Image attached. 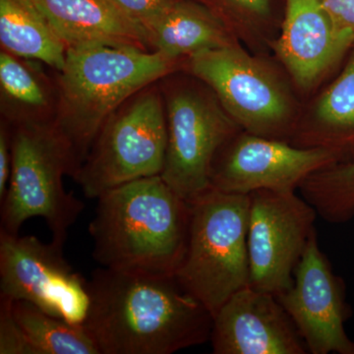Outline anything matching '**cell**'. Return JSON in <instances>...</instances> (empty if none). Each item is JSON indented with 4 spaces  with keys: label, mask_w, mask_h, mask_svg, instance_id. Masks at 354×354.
I'll return each mask as SVG.
<instances>
[{
    "label": "cell",
    "mask_w": 354,
    "mask_h": 354,
    "mask_svg": "<svg viewBox=\"0 0 354 354\" xmlns=\"http://www.w3.org/2000/svg\"><path fill=\"white\" fill-rule=\"evenodd\" d=\"M277 298L309 353L354 354V342L344 327L351 316L346 285L321 250L316 230L293 272L292 286Z\"/></svg>",
    "instance_id": "obj_12"
},
{
    "label": "cell",
    "mask_w": 354,
    "mask_h": 354,
    "mask_svg": "<svg viewBox=\"0 0 354 354\" xmlns=\"http://www.w3.org/2000/svg\"><path fill=\"white\" fill-rule=\"evenodd\" d=\"M215 354H307L308 349L288 312L271 293L242 288L214 316Z\"/></svg>",
    "instance_id": "obj_13"
},
{
    "label": "cell",
    "mask_w": 354,
    "mask_h": 354,
    "mask_svg": "<svg viewBox=\"0 0 354 354\" xmlns=\"http://www.w3.org/2000/svg\"><path fill=\"white\" fill-rule=\"evenodd\" d=\"M248 196L249 286L278 297L293 285L318 213L295 192L258 190Z\"/></svg>",
    "instance_id": "obj_10"
},
{
    "label": "cell",
    "mask_w": 354,
    "mask_h": 354,
    "mask_svg": "<svg viewBox=\"0 0 354 354\" xmlns=\"http://www.w3.org/2000/svg\"><path fill=\"white\" fill-rule=\"evenodd\" d=\"M189 204L187 247L176 277L214 317L228 298L250 286L249 196L209 187Z\"/></svg>",
    "instance_id": "obj_5"
},
{
    "label": "cell",
    "mask_w": 354,
    "mask_h": 354,
    "mask_svg": "<svg viewBox=\"0 0 354 354\" xmlns=\"http://www.w3.org/2000/svg\"><path fill=\"white\" fill-rule=\"evenodd\" d=\"M11 302L0 297V354H37L14 318Z\"/></svg>",
    "instance_id": "obj_23"
},
{
    "label": "cell",
    "mask_w": 354,
    "mask_h": 354,
    "mask_svg": "<svg viewBox=\"0 0 354 354\" xmlns=\"http://www.w3.org/2000/svg\"><path fill=\"white\" fill-rule=\"evenodd\" d=\"M12 169V127L6 121L0 122V203L3 201Z\"/></svg>",
    "instance_id": "obj_25"
},
{
    "label": "cell",
    "mask_w": 354,
    "mask_h": 354,
    "mask_svg": "<svg viewBox=\"0 0 354 354\" xmlns=\"http://www.w3.org/2000/svg\"><path fill=\"white\" fill-rule=\"evenodd\" d=\"M88 288L83 326L101 354H171L211 339L213 315L176 274L101 267Z\"/></svg>",
    "instance_id": "obj_1"
},
{
    "label": "cell",
    "mask_w": 354,
    "mask_h": 354,
    "mask_svg": "<svg viewBox=\"0 0 354 354\" xmlns=\"http://www.w3.org/2000/svg\"><path fill=\"white\" fill-rule=\"evenodd\" d=\"M11 308L37 354H101L83 324L67 322L26 300H13Z\"/></svg>",
    "instance_id": "obj_20"
},
{
    "label": "cell",
    "mask_w": 354,
    "mask_h": 354,
    "mask_svg": "<svg viewBox=\"0 0 354 354\" xmlns=\"http://www.w3.org/2000/svg\"><path fill=\"white\" fill-rule=\"evenodd\" d=\"M12 127V169L3 201L0 230L19 234L26 221L41 218L51 242L64 249L70 227L85 209L82 200L64 189V176L73 178L78 165L55 122Z\"/></svg>",
    "instance_id": "obj_4"
},
{
    "label": "cell",
    "mask_w": 354,
    "mask_h": 354,
    "mask_svg": "<svg viewBox=\"0 0 354 354\" xmlns=\"http://www.w3.org/2000/svg\"><path fill=\"white\" fill-rule=\"evenodd\" d=\"M344 160L326 148H301L283 140L239 131L216 153L211 187L248 195L254 191L292 193L307 177Z\"/></svg>",
    "instance_id": "obj_11"
},
{
    "label": "cell",
    "mask_w": 354,
    "mask_h": 354,
    "mask_svg": "<svg viewBox=\"0 0 354 354\" xmlns=\"http://www.w3.org/2000/svg\"><path fill=\"white\" fill-rule=\"evenodd\" d=\"M167 149V113L157 82L109 116L73 178L86 197L97 199L122 184L160 176Z\"/></svg>",
    "instance_id": "obj_6"
},
{
    "label": "cell",
    "mask_w": 354,
    "mask_h": 354,
    "mask_svg": "<svg viewBox=\"0 0 354 354\" xmlns=\"http://www.w3.org/2000/svg\"><path fill=\"white\" fill-rule=\"evenodd\" d=\"M0 297L26 300L81 325L88 308V279L65 260L64 249L34 235L0 230Z\"/></svg>",
    "instance_id": "obj_9"
},
{
    "label": "cell",
    "mask_w": 354,
    "mask_h": 354,
    "mask_svg": "<svg viewBox=\"0 0 354 354\" xmlns=\"http://www.w3.org/2000/svg\"><path fill=\"white\" fill-rule=\"evenodd\" d=\"M88 234L101 267L176 274L187 247L190 204L162 177L137 179L97 198Z\"/></svg>",
    "instance_id": "obj_2"
},
{
    "label": "cell",
    "mask_w": 354,
    "mask_h": 354,
    "mask_svg": "<svg viewBox=\"0 0 354 354\" xmlns=\"http://www.w3.org/2000/svg\"><path fill=\"white\" fill-rule=\"evenodd\" d=\"M145 32L151 50L174 59L239 44L215 14L192 0H176Z\"/></svg>",
    "instance_id": "obj_16"
},
{
    "label": "cell",
    "mask_w": 354,
    "mask_h": 354,
    "mask_svg": "<svg viewBox=\"0 0 354 354\" xmlns=\"http://www.w3.org/2000/svg\"><path fill=\"white\" fill-rule=\"evenodd\" d=\"M339 31L354 37V0H323Z\"/></svg>",
    "instance_id": "obj_26"
},
{
    "label": "cell",
    "mask_w": 354,
    "mask_h": 354,
    "mask_svg": "<svg viewBox=\"0 0 354 354\" xmlns=\"http://www.w3.org/2000/svg\"><path fill=\"white\" fill-rule=\"evenodd\" d=\"M67 48L109 46L151 50L145 30L114 0H35Z\"/></svg>",
    "instance_id": "obj_15"
},
{
    "label": "cell",
    "mask_w": 354,
    "mask_h": 354,
    "mask_svg": "<svg viewBox=\"0 0 354 354\" xmlns=\"http://www.w3.org/2000/svg\"><path fill=\"white\" fill-rule=\"evenodd\" d=\"M290 143L330 149L344 160L354 152V48L342 73L321 95L311 120L295 128Z\"/></svg>",
    "instance_id": "obj_18"
},
{
    "label": "cell",
    "mask_w": 354,
    "mask_h": 354,
    "mask_svg": "<svg viewBox=\"0 0 354 354\" xmlns=\"http://www.w3.org/2000/svg\"><path fill=\"white\" fill-rule=\"evenodd\" d=\"M41 65L0 50V111L11 127L55 122L57 82Z\"/></svg>",
    "instance_id": "obj_17"
},
{
    "label": "cell",
    "mask_w": 354,
    "mask_h": 354,
    "mask_svg": "<svg viewBox=\"0 0 354 354\" xmlns=\"http://www.w3.org/2000/svg\"><path fill=\"white\" fill-rule=\"evenodd\" d=\"M1 50L62 71L67 48L35 0H0Z\"/></svg>",
    "instance_id": "obj_19"
},
{
    "label": "cell",
    "mask_w": 354,
    "mask_h": 354,
    "mask_svg": "<svg viewBox=\"0 0 354 354\" xmlns=\"http://www.w3.org/2000/svg\"><path fill=\"white\" fill-rule=\"evenodd\" d=\"M181 71L206 84L243 131L290 143L295 129L290 93L269 65L241 44L193 55Z\"/></svg>",
    "instance_id": "obj_8"
},
{
    "label": "cell",
    "mask_w": 354,
    "mask_h": 354,
    "mask_svg": "<svg viewBox=\"0 0 354 354\" xmlns=\"http://www.w3.org/2000/svg\"><path fill=\"white\" fill-rule=\"evenodd\" d=\"M353 46L354 37L337 29L323 0H286L281 32L272 46L298 87L321 82Z\"/></svg>",
    "instance_id": "obj_14"
},
{
    "label": "cell",
    "mask_w": 354,
    "mask_h": 354,
    "mask_svg": "<svg viewBox=\"0 0 354 354\" xmlns=\"http://www.w3.org/2000/svg\"><path fill=\"white\" fill-rule=\"evenodd\" d=\"M184 62L133 48H67L64 67L55 78V125L79 169L109 116L144 88L181 71Z\"/></svg>",
    "instance_id": "obj_3"
},
{
    "label": "cell",
    "mask_w": 354,
    "mask_h": 354,
    "mask_svg": "<svg viewBox=\"0 0 354 354\" xmlns=\"http://www.w3.org/2000/svg\"><path fill=\"white\" fill-rule=\"evenodd\" d=\"M230 32L248 44L266 38V25L271 17L270 0H203Z\"/></svg>",
    "instance_id": "obj_22"
},
{
    "label": "cell",
    "mask_w": 354,
    "mask_h": 354,
    "mask_svg": "<svg viewBox=\"0 0 354 354\" xmlns=\"http://www.w3.org/2000/svg\"><path fill=\"white\" fill-rule=\"evenodd\" d=\"M178 71L160 83L167 122V149L160 176L190 202L211 187L214 160L241 128L199 79Z\"/></svg>",
    "instance_id": "obj_7"
},
{
    "label": "cell",
    "mask_w": 354,
    "mask_h": 354,
    "mask_svg": "<svg viewBox=\"0 0 354 354\" xmlns=\"http://www.w3.org/2000/svg\"><path fill=\"white\" fill-rule=\"evenodd\" d=\"M299 190L323 220L335 225L351 221L354 218V152L307 177Z\"/></svg>",
    "instance_id": "obj_21"
},
{
    "label": "cell",
    "mask_w": 354,
    "mask_h": 354,
    "mask_svg": "<svg viewBox=\"0 0 354 354\" xmlns=\"http://www.w3.org/2000/svg\"><path fill=\"white\" fill-rule=\"evenodd\" d=\"M176 0H114L128 17L144 30L160 19Z\"/></svg>",
    "instance_id": "obj_24"
}]
</instances>
